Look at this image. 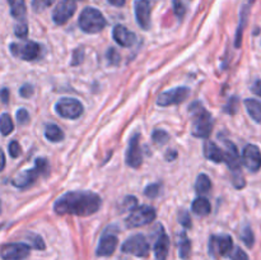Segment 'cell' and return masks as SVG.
Masks as SVG:
<instances>
[{
  "instance_id": "obj_1",
  "label": "cell",
  "mask_w": 261,
  "mask_h": 260,
  "mask_svg": "<svg viewBox=\"0 0 261 260\" xmlns=\"http://www.w3.org/2000/svg\"><path fill=\"white\" fill-rule=\"evenodd\" d=\"M101 208V198L92 191H69L58 199L54 209L58 214L92 216Z\"/></svg>"
},
{
  "instance_id": "obj_2",
  "label": "cell",
  "mask_w": 261,
  "mask_h": 260,
  "mask_svg": "<svg viewBox=\"0 0 261 260\" xmlns=\"http://www.w3.org/2000/svg\"><path fill=\"white\" fill-rule=\"evenodd\" d=\"M190 114L193 116L191 133L196 138H208L213 129L212 116L200 102H195L190 106Z\"/></svg>"
},
{
  "instance_id": "obj_3",
  "label": "cell",
  "mask_w": 261,
  "mask_h": 260,
  "mask_svg": "<svg viewBox=\"0 0 261 260\" xmlns=\"http://www.w3.org/2000/svg\"><path fill=\"white\" fill-rule=\"evenodd\" d=\"M79 27L86 33H98L106 27V19L96 8H84L79 15Z\"/></svg>"
},
{
  "instance_id": "obj_4",
  "label": "cell",
  "mask_w": 261,
  "mask_h": 260,
  "mask_svg": "<svg viewBox=\"0 0 261 260\" xmlns=\"http://www.w3.org/2000/svg\"><path fill=\"white\" fill-rule=\"evenodd\" d=\"M48 171V162L46 158H37L36 160L35 167L31 168V170H25L23 172H20L17 177L13 180V185L17 186V188L24 189L28 188L30 185H32L36 180L38 178V176L42 175V173H47Z\"/></svg>"
},
{
  "instance_id": "obj_5",
  "label": "cell",
  "mask_w": 261,
  "mask_h": 260,
  "mask_svg": "<svg viewBox=\"0 0 261 260\" xmlns=\"http://www.w3.org/2000/svg\"><path fill=\"white\" fill-rule=\"evenodd\" d=\"M155 219L154 208L148 205L137 206L132 211L130 216L126 218V226L129 228H137V227L149 224Z\"/></svg>"
},
{
  "instance_id": "obj_6",
  "label": "cell",
  "mask_w": 261,
  "mask_h": 260,
  "mask_svg": "<svg viewBox=\"0 0 261 260\" xmlns=\"http://www.w3.org/2000/svg\"><path fill=\"white\" fill-rule=\"evenodd\" d=\"M149 244L143 235H134L122 244V252L135 255L138 257H145L149 254Z\"/></svg>"
},
{
  "instance_id": "obj_7",
  "label": "cell",
  "mask_w": 261,
  "mask_h": 260,
  "mask_svg": "<svg viewBox=\"0 0 261 260\" xmlns=\"http://www.w3.org/2000/svg\"><path fill=\"white\" fill-rule=\"evenodd\" d=\"M55 110L64 119H78L83 114V105L75 98H61L55 105Z\"/></svg>"
},
{
  "instance_id": "obj_8",
  "label": "cell",
  "mask_w": 261,
  "mask_h": 260,
  "mask_svg": "<svg viewBox=\"0 0 261 260\" xmlns=\"http://www.w3.org/2000/svg\"><path fill=\"white\" fill-rule=\"evenodd\" d=\"M10 53L22 60L32 61L40 58L41 47L38 43L33 42V41H28L25 43H12Z\"/></svg>"
},
{
  "instance_id": "obj_9",
  "label": "cell",
  "mask_w": 261,
  "mask_h": 260,
  "mask_svg": "<svg viewBox=\"0 0 261 260\" xmlns=\"http://www.w3.org/2000/svg\"><path fill=\"white\" fill-rule=\"evenodd\" d=\"M233 250V240L229 235H221V236H212L209 241V252L212 256L222 255L227 256Z\"/></svg>"
},
{
  "instance_id": "obj_10",
  "label": "cell",
  "mask_w": 261,
  "mask_h": 260,
  "mask_svg": "<svg viewBox=\"0 0 261 260\" xmlns=\"http://www.w3.org/2000/svg\"><path fill=\"white\" fill-rule=\"evenodd\" d=\"M190 96V89L188 87H177V88L170 89L167 92H163L158 96L157 103L160 106H171V105H178L188 99Z\"/></svg>"
},
{
  "instance_id": "obj_11",
  "label": "cell",
  "mask_w": 261,
  "mask_h": 260,
  "mask_svg": "<svg viewBox=\"0 0 261 260\" xmlns=\"http://www.w3.org/2000/svg\"><path fill=\"white\" fill-rule=\"evenodd\" d=\"M242 163L250 172H257L261 168L260 148L255 144H247L242 152Z\"/></svg>"
},
{
  "instance_id": "obj_12",
  "label": "cell",
  "mask_w": 261,
  "mask_h": 260,
  "mask_svg": "<svg viewBox=\"0 0 261 260\" xmlns=\"http://www.w3.org/2000/svg\"><path fill=\"white\" fill-rule=\"evenodd\" d=\"M28 255H30V246L23 242L5 245L0 251V256L4 260H24Z\"/></svg>"
},
{
  "instance_id": "obj_13",
  "label": "cell",
  "mask_w": 261,
  "mask_h": 260,
  "mask_svg": "<svg viewBox=\"0 0 261 260\" xmlns=\"http://www.w3.org/2000/svg\"><path fill=\"white\" fill-rule=\"evenodd\" d=\"M76 10V4L73 0H65L56 5L53 12V19L56 24H64L74 15Z\"/></svg>"
},
{
  "instance_id": "obj_14",
  "label": "cell",
  "mask_w": 261,
  "mask_h": 260,
  "mask_svg": "<svg viewBox=\"0 0 261 260\" xmlns=\"http://www.w3.org/2000/svg\"><path fill=\"white\" fill-rule=\"evenodd\" d=\"M139 134H134L129 142L126 150V163L133 168H139L142 166V150L139 147Z\"/></svg>"
},
{
  "instance_id": "obj_15",
  "label": "cell",
  "mask_w": 261,
  "mask_h": 260,
  "mask_svg": "<svg viewBox=\"0 0 261 260\" xmlns=\"http://www.w3.org/2000/svg\"><path fill=\"white\" fill-rule=\"evenodd\" d=\"M224 162L232 171V173L241 172V161H240L239 149L231 140H224Z\"/></svg>"
},
{
  "instance_id": "obj_16",
  "label": "cell",
  "mask_w": 261,
  "mask_h": 260,
  "mask_svg": "<svg viewBox=\"0 0 261 260\" xmlns=\"http://www.w3.org/2000/svg\"><path fill=\"white\" fill-rule=\"evenodd\" d=\"M135 17H137L138 24L143 30L150 28V3L148 0H137L134 4Z\"/></svg>"
},
{
  "instance_id": "obj_17",
  "label": "cell",
  "mask_w": 261,
  "mask_h": 260,
  "mask_svg": "<svg viewBox=\"0 0 261 260\" xmlns=\"http://www.w3.org/2000/svg\"><path fill=\"white\" fill-rule=\"evenodd\" d=\"M112 36H114V40L119 43L122 47H130L135 43L137 41V36L134 32L127 30L125 25L117 24L115 25L114 31H112Z\"/></svg>"
},
{
  "instance_id": "obj_18",
  "label": "cell",
  "mask_w": 261,
  "mask_h": 260,
  "mask_svg": "<svg viewBox=\"0 0 261 260\" xmlns=\"http://www.w3.org/2000/svg\"><path fill=\"white\" fill-rule=\"evenodd\" d=\"M117 237L114 235H105L99 240L98 247L96 250L97 256H111L117 247Z\"/></svg>"
},
{
  "instance_id": "obj_19",
  "label": "cell",
  "mask_w": 261,
  "mask_h": 260,
  "mask_svg": "<svg viewBox=\"0 0 261 260\" xmlns=\"http://www.w3.org/2000/svg\"><path fill=\"white\" fill-rule=\"evenodd\" d=\"M168 250H170V239L165 232H161L154 244L155 260H167Z\"/></svg>"
},
{
  "instance_id": "obj_20",
  "label": "cell",
  "mask_w": 261,
  "mask_h": 260,
  "mask_svg": "<svg viewBox=\"0 0 261 260\" xmlns=\"http://www.w3.org/2000/svg\"><path fill=\"white\" fill-rule=\"evenodd\" d=\"M204 154L208 160L216 163L224 162V150H222L218 145L212 140H206L204 143Z\"/></svg>"
},
{
  "instance_id": "obj_21",
  "label": "cell",
  "mask_w": 261,
  "mask_h": 260,
  "mask_svg": "<svg viewBox=\"0 0 261 260\" xmlns=\"http://www.w3.org/2000/svg\"><path fill=\"white\" fill-rule=\"evenodd\" d=\"M250 7H251V3H249V4L245 5L241 10V15H240V24H239V28H237V32H236V41H234V46H236L237 48L241 46L242 35H244V30H245V27H246L247 19H249Z\"/></svg>"
},
{
  "instance_id": "obj_22",
  "label": "cell",
  "mask_w": 261,
  "mask_h": 260,
  "mask_svg": "<svg viewBox=\"0 0 261 260\" xmlns=\"http://www.w3.org/2000/svg\"><path fill=\"white\" fill-rule=\"evenodd\" d=\"M245 107L255 122L261 124V102L254 98L245 99Z\"/></svg>"
},
{
  "instance_id": "obj_23",
  "label": "cell",
  "mask_w": 261,
  "mask_h": 260,
  "mask_svg": "<svg viewBox=\"0 0 261 260\" xmlns=\"http://www.w3.org/2000/svg\"><path fill=\"white\" fill-rule=\"evenodd\" d=\"M191 211L199 217H205L211 213L212 205L209 203L208 199L205 198H198L193 201V205H191Z\"/></svg>"
},
{
  "instance_id": "obj_24",
  "label": "cell",
  "mask_w": 261,
  "mask_h": 260,
  "mask_svg": "<svg viewBox=\"0 0 261 260\" xmlns=\"http://www.w3.org/2000/svg\"><path fill=\"white\" fill-rule=\"evenodd\" d=\"M10 5V13L17 19H23L25 17L24 0H8Z\"/></svg>"
},
{
  "instance_id": "obj_25",
  "label": "cell",
  "mask_w": 261,
  "mask_h": 260,
  "mask_svg": "<svg viewBox=\"0 0 261 260\" xmlns=\"http://www.w3.org/2000/svg\"><path fill=\"white\" fill-rule=\"evenodd\" d=\"M45 137L47 138L50 142L58 143V142H61V140L64 139V133H63V130L58 126V125L50 124L46 126Z\"/></svg>"
},
{
  "instance_id": "obj_26",
  "label": "cell",
  "mask_w": 261,
  "mask_h": 260,
  "mask_svg": "<svg viewBox=\"0 0 261 260\" xmlns=\"http://www.w3.org/2000/svg\"><path fill=\"white\" fill-rule=\"evenodd\" d=\"M191 252V242L188 239L185 232H182L180 236V241H178V255L181 259L186 260Z\"/></svg>"
},
{
  "instance_id": "obj_27",
  "label": "cell",
  "mask_w": 261,
  "mask_h": 260,
  "mask_svg": "<svg viewBox=\"0 0 261 260\" xmlns=\"http://www.w3.org/2000/svg\"><path fill=\"white\" fill-rule=\"evenodd\" d=\"M212 188V183H211V178L205 175V173H201V175L198 176L196 178V183H195V189H196V193L203 195V194L209 193Z\"/></svg>"
},
{
  "instance_id": "obj_28",
  "label": "cell",
  "mask_w": 261,
  "mask_h": 260,
  "mask_svg": "<svg viewBox=\"0 0 261 260\" xmlns=\"http://www.w3.org/2000/svg\"><path fill=\"white\" fill-rule=\"evenodd\" d=\"M13 129H14V124H13L10 115L3 114L0 116V133L3 135H9L13 132Z\"/></svg>"
},
{
  "instance_id": "obj_29",
  "label": "cell",
  "mask_w": 261,
  "mask_h": 260,
  "mask_svg": "<svg viewBox=\"0 0 261 260\" xmlns=\"http://www.w3.org/2000/svg\"><path fill=\"white\" fill-rule=\"evenodd\" d=\"M241 240L244 241V244L246 245L247 247H252L255 244V236H254V232H252L251 227L249 226V224H246V226L242 228L241 231Z\"/></svg>"
},
{
  "instance_id": "obj_30",
  "label": "cell",
  "mask_w": 261,
  "mask_h": 260,
  "mask_svg": "<svg viewBox=\"0 0 261 260\" xmlns=\"http://www.w3.org/2000/svg\"><path fill=\"white\" fill-rule=\"evenodd\" d=\"M152 139H153V142L155 143V144L163 145V144H166L168 140H170V134H168L167 132H165V130L157 129V130H154V132H153Z\"/></svg>"
},
{
  "instance_id": "obj_31",
  "label": "cell",
  "mask_w": 261,
  "mask_h": 260,
  "mask_svg": "<svg viewBox=\"0 0 261 260\" xmlns=\"http://www.w3.org/2000/svg\"><path fill=\"white\" fill-rule=\"evenodd\" d=\"M54 3H55V0H32V9L36 13L43 12L48 7H51Z\"/></svg>"
},
{
  "instance_id": "obj_32",
  "label": "cell",
  "mask_w": 261,
  "mask_h": 260,
  "mask_svg": "<svg viewBox=\"0 0 261 260\" xmlns=\"http://www.w3.org/2000/svg\"><path fill=\"white\" fill-rule=\"evenodd\" d=\"M178 222H180L181 226H184L185 228H191L193 227V222H191V217L189 214V212L186 211H180L177 216Z\"/></svg>"
},
{
  "instance_id": "obj_33",
  "label": "cell",
  "mask_w": 261,
  "mask_h": 260,
  "mask_svg": "<svg viewBox=\"0 0 261 260\" xmlns=\"http://www.w3.org/2000/svg\"><path fill=\"white\" fill-rule=\"evenodd\" d=\"M107 59H109V63L111 65H117L120 63V60H121L120 54L114 47H110V50L107 51Z\"/></svg>"
},
{
  "instance_id": "obj_34",
  "label": "cell",
  "mask_w": 261,
  "mask_h": 260,
  "mask_svg": "<svg viewBox=\"0 0 261 260\" xmlns=\"http://www.w3.org/2000/svg\"><path fill=\"white\" fill-rule=\"evenodd\" d=\"M173 12L178 18H184L185 15V5H184L182 0H173Z\"/></svg>"
},
{
  "instance_id": "obj_35",
  "label": "cell",
  "mask_w": 261,
  "mask_h": 260,
  "mask_svg": "<svg viewBox=\"0 0 261 260\" xmlns=\"http://www.w3.org/2000/svg\"><path fill=\"white\" fill-rule=\"evenodd\" d=\"M237 110H239V98H236V97H232V98L229 99L228 105L224 107V111L228 112V114H231V115H233V114H236Z\"/></svg>"
},
{
  "instance_id": "obj_36",
  "label": "cell",
  "mask_w": 261,
  "mask_h": 260,
  "mask_svg": "<svg viewBox=\"0 0 261 260\" xmlns=\"http://www.w3.org/2000/svg\"><path fill=\"white\" fill-rule=\"evenodd\" d=\"M232 260H249V255L241 249V247H234L233 252H231Z\"/></svg>"
},
{
  "instance_id": "obj_37",
  "label": "cell",
  "mask_w": 261,
  "mask_h": 260,
  "mask_svg": "<svg viewBox=\"0 0 261 260\" xmlns=\"http://www.w3.org/2000/svg\"><path fill=\"white\" fill-rule=\"evenodd\" d=\"M20 153H22V148H20L19 143L15 142V140L10 142V144H9V154H10V157L17 158V157H19Z\"/></svg>"
},
{
  "instance_id": "obj_38",
  "label": "cell",
  "mask_w": 261,
  "mask_h": 260,
  "mask_svg": "<svg viewBox=\"0 0 261 260\" xmlns=\"http://www.w3.org/2000/svg\"><path fill=\"white\" fill-rule=\"evenodd\" d=\"M137 198H134V196H126L124 199V201H122V209H126V211L132 212L137 206Z\"/></svg>"
},
{
  "instance_id": "obj_39",
  "label": "cell",
  "mask_w": 261,
  "mask_h": 260,
  "mask_svg": "<svg viewBox=\"0 0 261 260\" xmlns=\"http://www.w3.org/2000/svg\"><path fill=\"white\" fill-rule=\"evenodd\" d=\"M27 35H28V25L25 24V23H20V24H18L17 27H15V36H17L18 38L24 40V38L27 37Z\"/></svg>"
},
{
  "instance_id": "obj_40",
  "label": "cell",
  "mask_w": 261,
  "mask_h": 260,
  "mask_svg": "<svg viewBox=\"0 0 261 260\" xmlns=\"http://www.w3.org/2000/svg\"><path fill=\"white\" fill-rule=\"evenodd\" d=\"M144 194L148 198H155L160 194V184H152V185H149L145 189Z\"/></svg>"
},
{
  "instance_id": "obj_41",
  "label": "cell",
  "mask_w": 261,
  "mask_h": 260,
  "mask_svg": "<svg viewBox=\"0 0 261 260\" xmlns=\"http://www.w3.org/2000/svg\"><path fill=\"white\" fill-rule=\"evenodd\" d=\"M17 120H18V124H20V125L27 124L28 120H30V114L27 112V110H24V109L18 110Z\"/></svg>"
},
{
  "instance_id": "obj_42",
  "label": "cell",
  "mask_w": 261,
  "mask_h": 260,
  "mask_svg": "<svg viewBox=\"0 0 261 260\" xmlns=\"http://www.w3.org/2000/svg\"><path fill=\"white\" fill-rule=\"evenodd\" d=\"M19 94L22 97H24V98H28V97H31L33 94V87L31 84H24V86L20 87Z\"/></svg>"
},
{
  "instance_id": "obj_43",
  "label": "cell",
  "mask_w": 261,
  "mask_h": 260,
  "mask_svg": "<svg viewBox=\"0 0 261 260\" xmlns=\"http://www.w3.org/2000/svg\"><path fill=\"white\" fill-rule=\"evenodd\" d=\"M32 242H33V247H35V249H37V250H43V249H45V242H43L42 237L38 236V235L33 236Z\"/></svg>"
},
{
  "instance_id": "obj_44",
  "label": "cell",
  "mask_w": 261,
  "mask_h": 260,
  "mask_svg": "<svg viewBox=\"0 0 261 260\" xmlns=\"http://www.w3.org/2000/svg\"><path fill=\"white\" fill-rule=\"evenodd\" d=\"M83 60V50L82 48H76L75 53H74V60H73V65H78V64L82 63Z\"/></svg>"
},
{
  "instance_id": "obj_45",
  "label": "cell",
  "mask_w": 261,
  "mask_h": 260,
  "mask_svg": "<svg viewBox=\"0 0 261 260\" xmlns=\"http://www.w3.org/2000/svg\"><path fill=\"white\" fill-rule=\"evenodd\" d=\"M251 91H252V93H255L256 96L261 97V81L260 79H256V81L254 82V84L251 86Z\"/></svg>"
},
{
  "instance_id": "obj_46",
  "label": "cell",
  "mask_w": 261,
  "mask_h": 260,
  "mask_svg": "<svg viewBox=\"0 0 261 260\" xmlns=\"http://www.w3.org/2000/svg\"><path fill=\"white\" fill-rule=\"evenodd\" d=\"M0 97H2V101L4 103H8V101H9V91L7 88H3L2 92H0Z\"/></svg>"
},
{
  "instance_id": "obj_47",
  "label": "cell",
  "mask_w": 261,
  "mask_h": 260,
  "mask_svg": "<svg viewBox=\"0 0 261 260\" xmlns=\"http://www.w3.org/2000/svg\"><path fill=\"white\" fill-rule=\"evenodd\" d=\"M176 157H177V152H176V150H168V152L166 153V160L167 161H173Z\"/></svg>"
},
{
  "instance_id": "obj_48",
  "label": "cell",
  "mask_w": 261,
  "mask_h": 260,
  "mask_svg": "<svg viewBox=\"0 0 261 260\" xmlns=\"http://www.w3.org/2000/svg\"><path fill=\"white\" fill-rule=\"evenodd\" d=\"M110 4L115 5V7H122L125 4V0H107Z\"/></svg>"
},
{
  "instance_id": "obj_49",
  "label": "cell",
  "mask_w": 261,
  "mask_h": 260,
  "mask_svg": "<svg viewBox=\"0 0 261 260\" xmlns=\"http://www.w3.org/2000/svg\"><path fill=\"white\" fill-rule=\"evenodd\" d=\"M4 166H5V155L4 153H3V150L0 149V171H3Z\"/></svg>"
},
{
  "instance_id": "obj_50",
  "label": "cell",
  "mask_w": 261,
  "mask_h": 260,
  "mask_svg": "<svg viewBox=\"0 0 261 260\" xmlns=\"http://www.w3.org/2000/svg\"><path fill=\"white\" fill-rule=\"evenodd\" d=\"M0 211H2V204H0Z\"/></svg>"
},
{
  "instance_id": "obj_51",
  "label": "cell",
  "mask_w": 261,
  "mask_h": 260,
  "mask_svg": "<svg viewBox=\"0 0 261 260\" xmlns=\"http://www.w3.org/2000/svg\"><path fill=\"white\" fill-rule=\"evenodd\" d=\"M0 228H2V227H0Z\"/></svg>"
}]
</instances>
